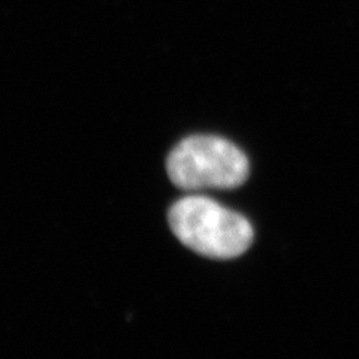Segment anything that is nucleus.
Masks as SVG:
<instances>
[{"instance_id":"2","label":"nucleus","mask_w":359,"mask_h":359,"mask_svg":"<svg viewBox=\"0 0 359 359\" xmlns=\"http://www.w3.org/2000/svg\"><path fill=\"white\" fill-rule=\"evenodd\" d=\"M166 171L183 190L235 189L249 178L247 156L232 142L210 135L183 140L170 153Z\"/></svg>"},{"instance_id":"1","label":"nucleus","mask_w":359,"mask_h":359,"mask_svg":"<svg viewBox=\"0 0 359 359\" xmlns=\"http://www.w3.org/2000/svg\"><path fill=\"white\" fill-rule=\"evenodd\" d=\"M168 222L186 247L211 259H233L253 243L250 222L207 196L190 195L177 201Z\"/></svg>"}]
</instances>
